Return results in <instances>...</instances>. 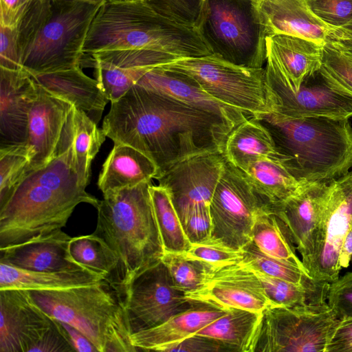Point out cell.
I'll list each match as a JSON object with an SVG mask.
<instances>
[{"label":"cell","instance_id":"cell-1","mask_svg":"<svg viewBox=\"0 0 352 352\" xmlns=\"http://www.w3.org/2000/svg\"><path fill=\"white\" fill-rule=\"evenodd\" d=\"M102 129L113 142L128 144L149 157L157 167V177L187 157L222 151L234 128L215 114L135 85L111 102Z\"/></svg>","mask_w":352,"mask_h":352},{"label":"cell","instance_id":"cell-2","mask_svg":"<svg viewBox=\"0 0 352 352\" xmlns=\"http://www.w3.org/2000/svg\"><path fill=\"white\" fill-rule=\"evenodd\" d=\"M71 152L58 142L56 153L29 170L0 206V248L62 230L81 203L97 208L100 200L86 191Z\"/></svg>","mask_w":352,"mask_h":352},{"label":"cell","instance_id":"cell-3","mask_svg":"<svg viewBox=\"0 0 352 352\" xmlns=\"http://www.w3.org/2000/svg\"><path fill=\"white\" fill-rule=\"evenodd\" d=\"M136 49L158 51L178 58L212 54L197 28L165 17L146 0H107L91 23L85 54Z\"/></svg>","mask_w":352,"mask_h":352},{"label":"cell","instance_id":"cell-4","mask_svg":"<svg viewBox=\"0 0 352 352\" xmlns=\"http://www.w3.org/2000/svg\"><path fill=\"white\" fill-rule=\"evenodd\" d=\"M254 118L269 131L286 167L298 181L329 182L352 167L349 119L292 118L276 112Z\"/></svg>","mask_w":352,"mask_h":352},{"label":"cell","instance_id":"cell-5","mask_svg":"<svg viewBox=\"0 0 352 352\" xmlns=\"http://www.w3.org/2000/svg\"><path fill=\"white\" fill-rule=\"evenodd\" d=\"M146 182L103 194L94 234L116 253L118 263L109 283L120 293L141 271L162 259L164 249Z\"/></svg>","mask_w":352,"mask_h":352},{"label":"cell","instance_id":"cell-6","mask_svg":"<svg viewBox=\"0 0 352 352\" xmlns=\"http://www.w3.org/2000/svg\"><path fill=\"white\" fill-rule=\"evenodd\" d=\"M33 301L52 319L81 331L98 352H135L123 309L104 280L57 290L29 291Z\"/></svg>","mask_w":352,"mask_h":352},{"label":"cell","instance_id":"cell-7","mask_svg":"<svg viewBox=\"0 0 352 352\" xmlns=\"http://www.w3.org/2000/svg\"><path fill=\"white\" fill-rule=\"evenodd\" d=\"M197 30L212 54L228 62L261 68L266 61L258 0H205Z\"/></svg>","mask_w":352,"mask_h":352},{"label":"cell","instance_id":"cell-8","mask_svg":"<svg viewBox=\"0 0 352 352\" xmlns=\"http://www.w3.org/2000/svg\"><path fill=\"white\" fill-rule=\"evenodd\" d=\"M49 16L22 62L31 76L81 66L91 23L102 4L51 1Z\"/></svg>","mask_w":352,"mask_h":352},{"label":"cell","instance_id":"cell-9","mask_svg":"<svg viewBox=\"0 0 352 352\" xmlns=\"http://www.w3.org/2000/svg\"><path fill=\"white\" fill-rule=\"evenodd\" d=\"M159 67L186 75L215 99L254 117L272 111L263 67L234 65L214 54L178 58Z\"/></svg>","mask_w":352,"mask_h":352},{"label":"cell","instance_id":"cell-10","mask_svg":"<svg viewBox=\"0 0 352 352\" xmlns=\"http://www.w3.org/2000/svg\"><path fill=\"white\" fill-rule=\"evenodd\" d=\"M327 302L295 307H269L252 352H325L338 323Z\"/></svg>","mask_w":352,"mask_h":352},{"label":"cell","instance_id":"cell-11","mask_svg":"<svg viewBox=\"0 0 352 352\" xmlns=\"http://www.w3.org/2000/svg\"><path fill=\"white\" fill-rule=\"evenodd\" d=\"M268 205L245 173L226 161L210 203L211 239L241 250L252 240L256 218Z\"/></svg>","mask_w":352,"mask_h":352},{"label":"cell","instance_id":"cell-12","mask_svg":"<svg viewBox=\"0 0 352 352\" xmlns=\"http://www.w3.org/2000/svg\"><path fill=\"white\" fill-rule=\"evenodd\" d=\"M265 74L270 89L272 111L292 118L325 117L349 119L352 116V95L333 87L320 69L293 89L266 45Z\"/></svg>","mask_w":352,"mask_h":352},{"label":"cell","instance_id":"cell-13","mask_svg":"<svg viewBox=\"0 0 352 352\" xmlns=\"http://www.w3.org/2000/svg\"><path fill=\"white\" fill-rule=\"evenodd\" d=\"M117 295L130 336L164 323L196 302L174 287L162 259L138 273Z\"/></svg>","mask_w":352,"mask_h":352},{"label":"cell","instance_id":"cell-14","mask_svg":"<svg viewBox=\"0 0 352 352\" xmlns=\"http://www.w3.org/2000/svg\"><path fill=\"white\" fill-rule=\"evenodd\" d=\"M226 160L221 151L187 157L169 166L155 179L164 188L182 221L197 204H210Z\"/></svg>","mask_w":352,"mask_h":352},{"label":"cell","instance_id":"cell-15","mask_svg":"<svg viewBox=\"0 0 352 352\" xmlns=\"http://www.w3.org/2000/svg\"><path fill=\"white\" fill-rule=\"evenodd\" d=\"M352 226V170L331 181L329 198L309 269L315 281L330 283L339 277L343 239Z\"/></svg>","mask_w":352,"mask_h":352},{"label":"cell","instance_id":"cell-16","mask_svg":"<svg viewBox=\"0 0 352 352\" xmlns=\"http://www.w3.org/2000/svg\"><path fill=\"white\" fill-rule=\"evenodd\" d=\"M331 187V181L307 183L286 200L270 205L289 228L307 272L314 257Z\"/></svg>","mask_w":352,"mask_h":352},{"label":"cell","instance_id":"cell-17","mask_svg":"<svg viewBox=\"0 0 352 352\" xmlns=\"http://www.w3.org/2000/svg\"><path fill=\"white\" fill-rule=\"evenodd\" d=\"M185 296L225 310L239 308L262 312L272 306L258 277L241 262L214 268L199 288Z\"/></svg>","mask_w":352,"mask_h":352},{"label":"cell","instance_id":"cell-18","mask_svg":"<svg viewBox=\"0 0 352 352\" xmlns=\"http://www.w3.org/2000/svg\"><path fill=\"white\" fill-rule=\"evenodd\" d=\"M53 327L29 291L0 290V352H29Z\"/></svg>","mask_w":352,"mask_h":352},{"label":"cell","instance_id":"cell-19","mask_svg":"<svg viewBox=\"0 0 352 352\" xmlns=\"http://www.w3.org/2000/svg\"><path fill=\"white\" fill-rule=\"evenodd\" d=\"M94 75L111 102L122 97L148 71L178 58L144 49L105 50L89 55Z\"/></svg>","mask_w":352,"mask_h":352},{"label":"cell","instance_id":"cell-20","mask_svg":"<svg viewBox=\"0 0 352 352\" xmlns=\"http://www.w3.org/2000/svg\"><path fill=\"white\" fill-rule=\"evenodd\" d=\"M72 108L70 103L51 94L38 84V94L28 123L25 144L32 155L28 171L43 166L55 155Z\"/></svg>","mask_w":352,"mask_h":352},{"label":"cell","instance_id":"cell-21","mask_svg":"<svg viewBox=\"0 0 352 352\" xmlns=\"http://www.w3.org/2000/svg\"><path fill=\"white\" fill-rule=\"evenodd\" d=\"M38 84L23 70L0 67L1 146L25 143Z\"/></svg>","mask_w":352,"mask_h":352},{"label":"cell","instance_id":"cell-22","mask_svg":"<svg viewBox=\"0 0 352 352\" xmlns=\"http://www.w3.org/2000/svg\"><path fill=\"white\" fill-rule=\"evenodd\" d=\"M135 85L195 109L215 114L233 128L254 117L215 99L186 75L161 67H154L146 72Z\"/></svg>","mask_w":352,"mask_h":352},{"label":"cell","instance_id":"cell-23","mask_svg":"<svg viewBox=\"0 0 352 352\" xmlns=\"http://www.w3.org/2000/svg\"><path fill=\"white\" fill-rule=\"evenodd\" d=\"M267 36L287 34L319 43L329 41L333 29L311 10L306 0H258Z\"/></svg>","mask_w":352,"mask_h":352},{"label":"cell","instance_id":"cell-24","mask_svg":"<svg viewBox=\"0 0 352 352\" xmlns=\"http://www.w3.org/2000/svg\"><path fill=\"white\" fill-rule=\"evenodd\" d=\"M71 238L59 230L23 243L1 248L0 262L37 272L82 269L69 255L68 244Z\"/></svg>","mask_w":352,"mask_h":352},{"label":"cell","instance_id":"cell-25","mask_svg":"<svg viewBox=\"0 0 352 352\" xmlns=\"http://www.w3.org/2000/svg\"><path fill=\"white\" fill-rule=\"evenodd\" d=\"M226 311L213 305L196 301L192 307L173 316L164 323L131 335V341L138 351H161L166 346L195 335Z\"/></svg>","mask_w":352,"mask_h":352},{"label":"cell","instance_id":"cell-26","mask_svg":"<svg viewBox=\"0 0 352 352\" xmlns=\"http://www.w3.org/2000/svg\"><path fill=\"white\" fill-rule=\"evenodd\" d=\"M32 77L51 94L85 112L96 124L109 101L97 80L87 76L81 66Z\"/></svg>","mask_w":352,"mask_h":352},{"label":"cell","instance_id":"cell-27","mask_svg":"<svg viewBox=\"0 0 352 352\" xmlns=\"http://www.w3.org/2000/svg\"><path fill=\"white\" fill-rule=\"evenodd\" d=\"M287 81L293 89L318 72L322 65L323 43L287 34L265 38Z\"/></svg>","mask_w":352,"mask_h":352},{"label":"cell","instance_id":"cell-28","mask_svg":"<svg viewBox=\"0 0 352 352\" xmlns=\"http://www.w3.org/2000/svg\"><path fill=\"white\" fill-rule=\"evenodd\" d=\"M113 143L98 177V186L102 194L155 178L158 169L149 157L128 144Z\"/></svg>","mask_w":352,"mask_h":352},{"label":"cell","instance_id":"cell-29","mask_svg":"<svg viewBox=\"0 0 352 352\" xmlns=\"http://www.w3.org/2000/svg\"><path fill=\"white\" fill-rule=\"evenodd\" d=\"M88 115L73 107L63 129L59 142L69 147L72 164L87 185L91 176V164L106 135Z\"/></svg>","mask_w":352,"mask_h":352},{"label":"cell","instance_id":"cell-30","mask_svg":"<svg viewBox=\"0 0 352 352\" xmlns=\"http://www.w3.org/2000/svg\"><path fill=\"white\" fill-rule=\"evenodd\" d=\"M104 280L83 269L37 272L0 262V290H57L88 285Z\"/></svg>","mask_w":352,"mask_h":352},{"label":"cell","instance_id":"cell-31","mask_svg":"<svg viewBox=\"0 0 352 352\" xmlns=\"http://www.w3.org/2000/svg\"><path fill=\"white\" fill-rule=\"evenodd\" d=\"M222 151L227 162L243 171L258 159L280 155L269 131L254 117L229 133Z\"/></svg>","mask_w":352,"mask_h":352},{"label":"cell","instance_id":"cell-32","mask_svg":"<svg viewBox=\"0 0 352 352\" xmlns=\"http://www.w3.org/2000/svg\"><path fill=\"white\" fill-rule=\"evenodd\" d=\"M243 172L270 205L286 200L307 184L298 181L291 174L280 155L258 159Z\"/></svg>","mask_w":352,"mask_h":352},{"label":"cell","instance_id":"cell-33","mask_svg":"<svg viewBox=\"0 0 352 352\" xmlns=\"http://www.w3.org/2000/svg\"><path fill=\"white\" fill-rule=\"evenodd\" d=\"M262 312L230 308L195 334L218 340L233 352H252Z\"/></svg>","mask_w":352,"mask_h":352},{"label":"cell","instance_id":"cell-34","mask_svg":"<svg viewBox=\"0 0 352 352\" xmlns=\"http://www.w3.org/2000/svg\"><path fill=\"white\" fill-rule=\"evenodd\" d=\"M252 241L265 254L289 261L307 271L296 254V247L289 228L270 210V205L258 214Z\"/></svg>","mask_w":352,"mask_h":352},{"label":"cell","instance_id":"cell-35","mask_svg":"<svg viewBox=\"0 0 352 352\" xmlns=\"http://www.w3.org/2000/svg\"><path fill=\"white\" fill-rule=\"evenodd\" d=\"M71 259L81 268L111 280L118 260L114 251L100 236L93 233L72 237L68 244Z\"/></svg>","mask_w":352,"mask_h":352},{"label":"cell","instance_id":"cell-36","mask_svg":"<svg viewBox=\"0 0 352 352\" xmlns=\"http://www.w3.org/2000/svg\"><path fill=\"white\" fill-rule=\"evenodd\" d=\"M150 194L164 252H184L190 245L168 191L153 184Z\"/></svg>","mask_w":352,"mask_h":352},{"label":"cell","instance_id":"cell-37","mask_svg":"<svg viewBox=\"0 0 352 352\" xmlns=\"http://www.w3.org/2000/svg\"><path fill=\"white\" fill-rule=\"evenodd\" d=\"M241 250L243 256L241 263L251 270L307 287H319L329 284L315 281L307 271L289 261L265 254L252 241Z\"/></svg>","mask_w":352,"mask_h":352},{"label":"cell","instance_id":"cell-38","mask_svg":"<svg viewBox=\"0 0 352 352\" xmlns=\"http://www.w3.org/2000/svg\"><path fill=\"white\" fill-rule=\"evenodd\" d=\"M162 261L174 287L185 294L199 288L214 269L201 261L188 257L184 252H164Z\"/></svg>","mask_w":352,"mask_h":352},{"label":"cell","instance_id":"cell-39","mask_svg":"<svg viewBox=\"0 0 352 352\" xmlns=\"http://www.w3.org/2000/svg\"><path fill=\"white\" fill-rule=\"evenodd\" d=\"M31 160V152L25 143L1 146L0 206L26 174Z\"/></svg>","mask_w":352,"mask_h":352},{"label":"cell","instance_id":"cell-40","mask_svg":"<svg viewBox=\"0 0 352 352\" xmlns=\"http://www.w3.org/2000/svg\"><path fill=\"white\" fill-rule=\"evenodd\" d=\"M51 0H31L25 12L13 30L17 48L23 60L45 23L51 9Z\"/></svg>","mask_w":352,"mask_h":352},{"label":"cell","instance_id":"cell-41","mask_svg":"<svg viewBox=\"0 0 352 352\" xmlns=\"http://www.w3.org/2000/svg\"><path fill=\"white\" fill-rule=\"evenodd\" d=\"M320 70L333 87L352 95V55L326 43Z\"/></svg>","mask_w":352,"mask_h":352},{"label":"cell","instance_id":"cell-42","mask_svg":"<svg viewBox=\"0 0 352 352\" xmlns=\"http://www.w3.org/2000/svg\"><path fill=\"white\" fill-rule=\"evenodd\" d=\"M184 253L188 257L201 261L214 268L240 263L243 256L242 250L232 248L211 238L190 244Z\"/></svg>","mask_w":352,"mask_h":352},{"label":"cell","instance_id":"cell-43","mask_svg":"<svg viewBox=\"0 0 352 352\" xmlns=\"http://www.w3.org/2000/svg\"><path fill=\"white\" fill-rule=\"evenodd\" d=\"M165 17L179 24L197 29L205 0H146Z\"/></svg>","mask_w":352,"mask_h":352},{"label":"cell","instance_id":"cell-44","mask_svg":"<svg viewBox=\"0 0 352 352\" xmlns=\"http://www.w3.org/2000/svg\"><path fill=\"white\" fill-rule=\"evenodd\" d=\"M313 13L332 28H341L352 21V0H306Z\"/></svg>","mask_w":352,"mask_h":352},{"label":"cell","instance_id":"cell-45","mask_svg":"<svg viewBox=\"0 0 352 352\" xmlns=\"http://www.w3.org/2000/svg\"><path fill=\"white\" fill-rule=\"evenodd\" d=\"M327 302L339 321L352 318V272L329 283Z\"/></svg>","mask_w":352,"mask_h":352},{"label":"cell","instance_id":"cell-46","mask_svg":"<svg viewBox=\"0 0 352 352\" xmlns=\"http://www.w3.org/2000/svg\"><path fill=\"white\" fill-rule=\"evenodd\" d=\"M181 223L186 238L190 244L210 239L212 231L210 204H199L195 205Z\"/></svg>","mask_w":352,"mask_h":352},{"label":"cell","instance_id":"cell-47","mask_svg":"<svg viewBox=\"0 0 352 352\" xmlns=\"http://www.w3.org/2000/svg\"><path fill=\"white\" fill-rule=\"evenodd\" d=\"M161 351L233 352L229 346L218 340L197 334L166 346Z\"/></svg>","mask_w":352,"mask_h":352},{"label":"cell","instance_id":"cell-48","mask_svg":"<svg viewBox=\"0 0 352 352\" xmlns=\"http://www.w3.org/2000/svg\"><path fill=\"white\" fill-rule=\"evenodd\" d=\"M0 67L23 70L12 28L0 25Z\"/></svg>","mask_w":352,"mask_h":352},{"label":"cell","instance_id":"cell-49","mask_svg":"<svg viewBox=\"0 0 352 352\" xmlns=\"http://www.w3.org/2000/svg\"><path fill=\"white\" fill-rule=\"evenodd\" d=\"M54 326L72 349L79 352H98L95 345L79 330L60 320L52 319Z\"/></svg>","mask_w":352,"mask_h":352},{"label":"cell","instance_id":"cell-50","mask_svg":"<svg viewBox=\"0 0 352 352\" xmlns=\"http://www.w3.org/2000/svg\"><path fill=\"white\" fill-rule=\"evenodd\" d=\"M325 352H352V318L338 322Z\"/></svg>","mask_w":352,"mask_h":352},{"label":"cell","instance_id":"cell-51","mask_svg":"<svg viewBox=\"0 0 352 352\" xmlns=\"http://www.w3.org/2000/svg\"><path fill=\"white\" fill-rule=\"evenodd\" d=\"M73 351L74 350L60 335L54 324V327L30 349L29 352H65Z\"/></svg>","mask_w":352,"mask_h":352},{"label":"cell","instance_id":"cell-52","mask_svg":"<svg viewBox=\"0 0 352 352\" xmlns=\"http://www.w3.org/2000/svg\"><path fill=\"white\" fill-rule=\"evenodd\" d=\"M31 0H0V25L15 26L25 12Z\"/></svg>","mask_w":352,"mask_h":352},{"label":"cell","instance_id":"cell-53","mask_svg":"<svg viewBox=\"0 0 352 352\" xmlns=\"http://www.w3.org/2000/svg\"><path fill=\"white\" fill-rule=\"evenodd\" d=\"M352 258V226L350 227L345 235L341 246L339 265L342 267H347L349 265Z\"/></svg>","mask_w":352,"mask_h":352},{"label":"cell","instance_id":"cell-54","mask_svg":"<svg viewBox=\"0 0 352 352\" xmlns=\"http://www.w3.org/2000/svg\"><path fill=\"white\" fill-rule=\"evenodd\" d=\"M332 34L329 42L342 39H352V21L341 28H332Z\"/></svg>","mask_w":352,"mask_h":352},{"label":"cell","instance_id":"cell-55","mask_svg":"<svg viewBox=\"0 0 352 352\" xmlns=\"http://www.w3.org/2000/svg\"><path fill=\"white\" fill-rule=\"evenodd\" d=\"M329 43L338 49L352 55V39H342Z\"/></svg>","mask_w":352,"mask_h":352},{"label":"cell","instance_id":"cell-56","mask_svg":"<svg viewBox=\"0 0 352 352\" xmlns=\"http://www.w3.org/2000/svg\"><path fill=\"white\" fill-rule=\"evenodd\" d=\"M51 1H58L63 2H87L90 3L96 4H103L107 0H51Z\"/></svg>","mask_w":352,"mask_h":352}]
</instances>
